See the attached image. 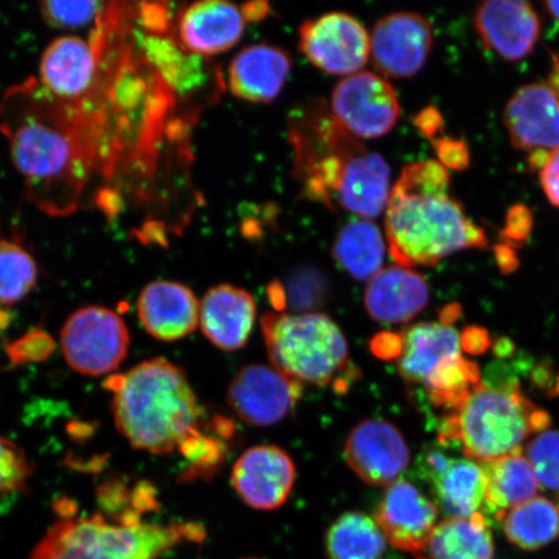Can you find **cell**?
Listing matches in <instances>:
<instances>
[{
	"label": "cell",
	"instance_id": "obj_51",
	"mask_svg": "<svg viewBox=\"0 0 559 559\" xmlns=\"http://www.w3.org/2000/svg\"><path fill=\"white\" fill-rule=\"evenodd\" d=\"M245 559H258V558H245Z\"/></svg>",
	"mask_w": 559,
	"mask_h": 559
},
{
	"label": "cell",
	"instance_id": "obj_33",
	"mask_svg": "<svg viewBox=\"0 0 559 559\" xmlns=\"http://www.w3.org/2000/svg\"><path fill=\"white\" fill-rule=\"evenodd\" d=\"M37 280L38 267L34 258L16 242L0 240V306L24 299Z\"/></svg>",
	"mask_w": 559,
	"mask_h": 559
},
{
	"label": "cell",
	"instance_id": "obj_47",
	"mask_svg": "<svg viewBox=\"0 0 559 559\" xmlns=\"http://www.w3.org/2000/svg\"><path fill=\"white\" fill-rule=\"evenodd\" d=\"M549 155L550 151L548 150H536L530 152V156L527 158L528 169L540 173L545 164H547Z\"/></svg>",
	"mask_w": 559,
	"mask_h": 559
},
{
	"label": "cell",
	"instance_id": "obj_32",
	"mask_svg": "<svg viewBox=\"0 0 559 559\" xmlns=\"http://www.w3.org/2000/svg\"><path fill=\"white\" fill-rule=\"evenodd\" d=\"M480 383L478 366L460 355L440 365L426 380L424 389L431 404L449 414L464 403Z\"/></svg>",
	"mask_w": 559,
	"mask_h": 559
},
{
	"label": "cell",
	"instance_id": "obj_26",
	"mask_svg": "<svg viewBox=\"0 0 559 559\" xmlns=\"http://www.w3.org/2000/svg\"><path fill=\"white\" fill-rule=\"evenodd\" d=\"M140 48L148 66L159 80L178 94H194L213 82L215 73L210 70L205 58L188 52L174 39L159 34H144L139 38Z\"/></svg>",
	"mask_w": 559,
	"mask_h": 559
},
{
	"label": "cell",
	"instance_id": "obj_23",
	"mask_svg": "<svg viewBox=\"0 0 559 559\" xmlns=\"http://www.w3.org/2000/svg\"><path fill=\"white\" fill-rule=\"evenodd\" d=\"M293 67L290 55L271 45L245 47L228 68V87L234 96L269 104L282 93Z\"/></svg>",
	"mask_w": 559,
	"mask_h": 559
},
{
	"label": "cell",
	"instance_id": "obj_18",
	"mask_svg": "<svg viewBox=\"0 0 559 559\" xmlns=\"http://www.w3.org/2000/svg\"><path fill=\"white\" fill-rule=\"evenodd\" d=\"M504 124L515 150L559 148V96L544 82L521 87L506 105Z\"/></svg>",
	"mask_w": 559,
	"mask_h": 559
},
{
	"label": "cell",
	"instance_id": "obj_48",
	"mask_svg": "<svg viewBox=\"0 0 559 559\" xmlns=\"http://www.w3.org/2000/svg\"><path fill=\"white\" fill-rule=\"evenodd\" d=\"M551 68L547 85L559 96V55L551 52Z\"/></svg>",
	"mask_w": 559,
	"mask_h": 559
},
{
	"label": "cell",
	"instance_id": "obj_10",
	"mask_svg": "<svg viewBox=\"0 0 559 559\" xmlns=\"http://www.w3.org/2000/svg\"><path fill=\"white\" fill-rule=\"evenodd\" d=\"M299 50L323 72L348 76L367 64L370 37L366 27L347 13H326L300 26Z\"/></svg>",
	"mask_w": 559,
	"mask_h": 559
},
{
	"label": "cell",
	"instance_id": "obj_31",
	"mask_svg": "<svg viewBox=\"0 0 559 559\" xmlns=\"http://www.w3.org/2000/svg\"><path fill=\"white\" fill-rule=\"evenodd\" d=\"M508 540L523 550H537L559 534V509L554 501L535 498L516 507L501 520Z\"/></svg>",
	"mask_w": 559,
	"mask_h": 559
},
{
	"label": "cell",
	"instance_id": "obj_13",
	"mask_svg": "<svg viewBox=\"0 0 559 559\" xmlns=\"http://www.w3.org/2000/svg\"><path fill=\"white\" fill-rule=\"evenodd\" d=\"M302 395V384L274 367H243L230 381L229 407L242 421L253 426L275 425L290 415Z\"/></svg>",
	"mask_w": 559,
	"mask_h": 559
},
{
	"label": "cell",
	"instance_id": "obj_35",
	"mask_svg": "<svg viewBox=\"0 0 559 559\" xmlns=\"http://www.w3.org/2000/svg\"><path fill=\"white\" fill-rule=\"evenodd\" d=\"M32 473L33 467L25 452L0 435V504L23 491Z\"/></svg>",
	"mask_w": 559,
	"mask_h": 559
},
{
	"label": "cell",
	"instance_id": "obj_42",
	"mask_svg": "<svg viewBox=\"0 0 559 559\" xmlns=\"http://www.w3.org/2000/svg\"><path fill=\"white\" fill-rule=\"evenodd\" d=\"M491 346V338L485 328L471 326L461 334V347L471 355H481Z\"/></svg>",
	"mask_w": 559,
	"mask_h": 559
},
{
	"label": "cell",
	"instance_id": "obj_50",
	"mask_svg": "<svg viewBox=\"0 0 559 559\" xmlns=\"http://www.w3.org/2000/svg\"><path fill=\"white\" fill-rule=\"evenodd\" d=\"M548 395L550 397H557L559 396V373L556 376V381L554 383V386L548 391Z\"/></svg>",
	"mask_w": 559,
	"mask_h": 559
},
{
	"label": "cell",
	"instance_id": "obj_28",
	"mask_svg": "<svg viewBox=\"0 0 559 559\" xmlns=\"http://www.w3.org/2000/svg\"><path fill=\"white\" fill-rule=\"evenodd\" d=\"M386 250L380 228L368 219H356L340 230L332 254L349 276L366 282L382 270Z\"/></svg>",
	"mask_w": 559,
	"mask_h": 559
},
{
	"label": "cell",
	"instance_id": "obj_8",
	"mask_svg": "<svg viewBox=\"0 0 559 559\" xmlns=\"http://www.w3.org/2000/svg\"><path fill=\"white\" fill-rule=\"evenodd\" d=\"M129 347L128 326L105 307H83L70 314L62 326V355L69 367L81 374L100 377L116 372Z\"/></svg>",
	"mask_w": 559,
	"mask_h": 559
},
{
	"label": "cell",
	"instance_id": "obj_39",
	"mask_svg": "<svg viewBox=\"0 0 559 559\" xmlns=\"http://www.w3.org/2000/svg\"><path fill=\"white\" fill-rule=\"evenodd\" d=\"M432 145H435L438 163L442 164L447 170L463 171L471 166V151L465 139L442 136L435 140Z\"/></svg>",
	"mask_w": 559,
	"mask_h": 559
},
{
	"label": "cell",
	"instance_id": "obj_37",
	"mask_svg": "<svg viewBox=\"0 0 559 559\" xmlns=\"http://www.w3.org/2000/svg\"><path fill=\"white\" fill-rule=\"evenodd\" d=\"M99 2H45L40 4L41 16L48 24L64 29H75L91 23L102 12Z\"/></svg>",
	"mask_w": 559,
	"mask_h": 559
},
{
	"label": "cell",
	"instance_id": "obj_17",
	"mask_svg": "<svg viewBox=\"0 0 559 559\" xmlns=\"http://www.w3.org/2000/svg\"><path fill=\"white\" fill-rule=\"evenodd\" d=\"M475 29L489 51L510 62L533 53L542 33L539 15L523 0H491L475 12Z\"/></svg>",
	"mask_w": 559,
	"mask_h": 559
},
{
	"label": "cell",
	"instance_id": "obj_24",
	"mask_svg": "<svg viewBox=\"0 0 559 559\" xmlns=\"http://www.w3.org/2000/svg\"><path fill=\"white\" fill-rule=\"evenodd\" d=\"M255 318L254 298L234 285L214 286L200 305L201 330L223 352H236L247 345Z\"/></svg>",
	"mask_w": 559,
	"mask_h": 559
},
{
	"label": "cell",
	"instance_id": "obj_1",
	"mask_svg": "<svg viewBox=\"0 0 559 559\" xmlns=\"http://www.w3.org/2000/svg\"><path fill=\"white\" fill-rule=\"evenodd\" d=\"M288 135L293 177L304 199L368 221L386 210L391 192L386 160L342 128L323 100L293 108Z\"/></svg>",
	"mask_w": 559,
	"mask_h": 559
},
{
	"label": "cell",
	"instance_id": "obj_45",
	"mask_svg": "<svg viewBox=\"0 0 559 559\" xmlns=\"http://www.w3.org/2000/svg\"><path fill=\"white\" fill-rule=\"evenodd\" d=\"M245 21L257 23L269 16L270 4L267 2H250L241 7Z\"/></svg>",
	"mask_w": 559,
	"mask_h": 559
},
{
	"label": "cell",
	"instance_id": "obj_20",
	"mask_svg": "<svg viewBox=\"0 0 559 559\" xmlns=\"http://www.w3.org/2000/svg\"><path fill=\"white\" fill-rule=\"evenodd\" d=\"M138 313L144 330L163 342L185 338L200 323V304L193 292L169 280L145 286L138 300Z\"/></svg>",
	"mask_w": 559,
	"mask_h": 559
},
{
	"label": "cell",
	"instance_id": "obj_9",
	"mask_svg": "<svg viewBox=\"0 0 559 559\" xmlns=\"http://www.w3.org/2000/svg\"><path fill=\"white\" fill-rule=\"evenodd\" d=\"M331 111L356 139L389 134L401 116L396 91L383 76L359 72L346 76L334 88Z\"/></svg>",
	"mask_w": 559,
	"mask_h": 559
},
{
	"label": "cell",
	"instance_id": "obj_49",
	"mask_svg": "<svg viewBox=\"0 0 559 559\" xmlns=\"http://www.w3.org/2000/svg\"><path fill=\"white\" fill-rule=\"evenodd\" d=\"M544 7L545 11H547L559 24V2H545Z\"/></svg>",
	"mask_w": 559,
	"mask_h": 559
},
{
	"label": "cell",
	"instance_id": "obj_21",
	"mask_svg": "<svg viewBox=\"0 0 559 559\" xmlns=\"http://www.w3.org/2000/svg\"><path fill=\"white\" fill-rule=\"evenodd\" d=\"M241 9L223 0L193 3L180 13V45L188 52L209 58L230 50L245 31Z\"/></svg>",
	"mask_w": 559,
	"mask_h": 559
},
{
	"label": "cell",
	"instance_id": "obj_27",
	"mask_svg": "<svg viewBox=\"0 0 559 559\" xmlns=\"http://www.w3.org/2000/svg\"><path fill=\"white\" fill-rule=\"evenodd\" d=\"M486 475V513L501 521L516 507L536 498L540 489L533 466L521 451L480 464Z\"/></svg>",
	"mask_w": 559,
	"mask_h": 559
},
{
	"label": "cell",
	"instance_id": "obj_14",
	"mask_svg": "<svg viewBox=\"0 0 559 559\" xmlns=\"http://www.w3.org/2000/svg\"><path fill=\"white\" fill-rule=\"evenodd\" d=\"M345 457L352 471L367 485L389 487L407 469L411 451L394 425L369 418L349 431Z\"/></svg>",
	"mask_w": 559,
	"mask_h": 559
},
{
	"label": "cell",
	"instance_id": "obj_34",
	"mask_svg": "<svg viewBox=\"0 0 559 559\" xmlns=\"http://www.w3.org/2000/svg\"><path fill=\"white\" fill-rule=\"evenodd\" d=\"M272 305L280 312L286 306H292L295 310L317 309L324 302L326 288L323 276L314 271H299L298 274L289 278L288 286L274 283L269 290Z\"/></svg>",
	"mask_w": 559,
	"mask_h": 559
},
{
	"label": "cell",
	"instance_id": "obj_44",
	"mask_svg": "<svg viewBox=\"0 0 559 559\" xmlns=\"http://www.w3.org/2000/svg\"><path fill=\"white\" fill-rule=\"evenodd\" d=\"M556 373L550 362H540L530 372V381L535 388L549 391L556 381Z\"/></svg>",
	"mask_w": 559,
	"mask_h": 559
},
{
	"label": "cell",
	"instance_id": "obj_4",
	"mask_svg": "<svg viewBox=\"0 0 559 559\" xmlns=\"http://www.w3.org/2000/svg\"><path fill=\"white\" fill-rule=\"evenodd\" d=\"M451 175L438 160L403 167L384 210L388 250L403 267H432L465 249H485V230L450 194Z\"/></svg>",
	"mask_w": 559,
	"mask_h": 559
},
{
	"label": "cell",
	"instance_id": "obj_3",
	"mask_svg": "<svg viewBox=\"0 0 559 559\" xmlns=\"http://www.w3.org/2000/svg\"><path fill=\"white\" fill-rule=\"evenodd\" d=\"M20 91L29 105L12 93L2 108L12 163L41 206L52 212L72 207L95 151L83 115L74 103L59 105L44 88L41 95H34V85Z\"/></svg>",
	"mask_w": 559,
	"mask_h": 559
},
{
	"label": "cell",
	"instance_id": "obj_7",
	"mask_svg": "<svg viewBox=\"0 0 559 559\" xmlns=\"http://www.w3.org/2000/svg\"><path fill=\"white\" fill-rule=\"evenodd\" d=\"M262 332L272 367L314 386L340 383L349 368L344 333L324 313H265Z\"/></svg>",
	"mask_w": 559,
	"mask_h": 559
},
{
	"label": "cell",
	"instance_id": "obj_46",
	"mask_svg": "<svg viewBox=\"0 0 559 559\" xmlns=\"http://www.w3.org/2000/svg\"><path fill=\"white\" fill-rule=\"evenodd\" d=\"M515 352L514 342L508 337H500L493 344V353L499 359L512 358Z\"/></svg>",
	"mask_w": 559,
	"mask_h": 559
},
{
	"label": "cell",
	"instance_id": "obj_15",
	"mask_svg": "<svg viewBox=\"0 0 559 559\" xmlns=\"http://www.w3.org/2000/svg\"><path fill=\"white\" fill-rule=\"evenodd\" d=\"M439 509L411 481L400 479L384 491L374 520L395 549L418 555L437 527Z\"/></svg>",
	"mask_w": 559,
	"mask_h": 559
},
{
	"label": "cell",
	"instance_id": "obj_5",
	"mask_svg": "<svg viewBox=\"0 0 559 559\" xmlns=\"http://www.w3.org/2000/svg\"><path fill=\"white\" fill-rule=\"evenodd\" d=\"M156 506L155 489L142 485L134 504L121 512L61 515L31 559H159L181 545L205 539L199 523L144 521Z\"/></svg>",
	"mask_w": 559,
	"mask_h": 559
},
{
	"label": "cell",
	"instance_id": "obj_11",
	"mask_svg": "<svg viewBox=\"0 0 559 559\" xmlns=\"http://www.w3.org/2000/svg\"><path fill=\"white\" fill-rule=\"evenodd\" d=\"M418 477L430 488L438 509L450 519H471L486 512L484 467L471 459H456L429 447L417 459Z\"/></svg>",
	"mask_w": 559,
	"mask_h": 559
},
{
	"label": "cell",
	"instance_id": "obj_19",
	"mask_svg": "<svg viewBox=\"0 0 559 559\" xmlns=\"http://www.w3.org/2000/svg\"><path fill=\"white\" fill-rule=\"evenodd\" d=\"M40 87L60 102L80 103L90 94L97 75V52L87 40L56 38L41 55Z\"/></svg>",
	"mask_w": 559,
	"mask_h": 559
},
{
	"label": "cell",
	"instance_id": "obj_30",
	"mask_svg": "<svg viewBox=\"0 0 559 559\" xmlns=\"http://www.w3.org/2000/svg\"><path fill=\"white\" fill-rule=\"evenodd\" d=\"M388 544L376 520L360 512L338 516L325 536L330 559H381Z\"/></svg>",
	"mask_w": 559,
	"mask_h": 559
},
{
	"label": "cell",
	"instance_id": "obj_41",
	"mask_svg": "<svg viewBox=\"0 0 559 559\" xmlns=\"http://www.w3.org/2000/svg\"><path fill=\"white\" fill-rule=\"evenodd\" d=\"M414 123L425 138L435 142L444 128V118L436 107H428L419 111Z\"/></svg>",
	"mask_w": 559,
	"mask_h": 559
},
{
	"label": "cell",
	"instance_id": "obj_22",
	"mask_svg": "<svg viewBox=\"0 0 559 559\" xmlns=\"http://www.w3.org/2000/svg\"><path fill=\"white\" fill-rule=\"evenodd\" d=\"M430 299L429 284L417 271L391 265L369 280L365 306L381 324H403L415 319Z\"/></svg>",
	"mask_w": 559,
	"mask_h": 559
},
{
	"label": "cell",
	"instance_id": "obj_38",
	"mask_svg": "<svg viewBox=\"0 0 559 559\" xmlns=\"http://www.w3.org/2000/svg\"><path fill=\"white\" fill-rule=\"evenodd\" d=\"M534 229V214L523 204H514L508 209L504 227L500 233L501 242L514 249L523 247Z\"/></svg>",
	"mask_w": 559,
	"mask_h": 559
},
{
	"label": "cell",
	"instance_id": "obj_6",
	"mask_svg": "<svg viewBox=\"0 0 559 559\" xmlns=\"http://www.w3.org/2000/svg\"><path fill=\"white\" fill-rule=\"evenodd\" d=\"M548 412L537 408L521 390H499L479 384L440 424L439 443L456 447L479 464L521 451L534 432L547 431Z\"/></svg>",
	"mask_w": 559,
	"mask_h": 559
},
{
	"label": "cell",
	"instance_id": "obj_29",
	"mask_svg": "<svg viewBox=\"0 0 559 559\" xmlns=\"http://www.w3.org/2000/svg\"><path fill=\"white\" fill-rule=\"evenodd\" d=\"M428 550L431 559H493L495 544L484 513L437 524Z\"/></svg>",
	"mask_w": 559,
	"mask_h": 559
},
{
	"label": "cell",
	"instance_id": "obj_40",
	"mask_svg": "<svg viewBox=\"0 0 559 559\" xmlns=\"http://www.w3.org/2000/svg\"><path fill=\"white\" fill-rule=\"evenodd\" d=\"M539 175L545 195L551 205L559 207V148L550 151L547 164Z\"/></svg>",
	"mask_w": 559,
	"mask_h": 559
},
{
	"label": "cell",
	"instance_id": "obj_25",
	"mask_svg": "<svg viewBox=\"0 0 559 559\" xmlns=\"http://www.w3.org/2000/svg\"><path fill=\"white\" fill-rule=\"evenodd\" d=\"M461 334L444 321L412 325L401 337L397 368L405 381L421 384L447 360L461 355Z\"/></svg>",
	"mask_w": 559,
	"mask_h": 559
},
{
	"label": "cell",
	"instance_id": "obj_12",
	"mask_svg": "<svg viewBox=\"0 0 559 559\" xmlns=\"http://www.w3.org/2000/svg\"><path fill=\"white\" fill-rule=\"evenodd\" d=\"M435 37L428 20L417 13L396 12L382 17L370 37L373 67L388 79H408L424 68Z\"/></svg>",
	"mask_w": 559,
	"mask_h": 559
},
{
	"label": "cell",
	"instance_id": "obj_43",
	"mask_svg": "<svg viewBox=\"0 0 559 559\" xmlns=\"http://www.w3.org/2000/svg\"><path fill=\"white\" fill-rule=\"evenodd\" d=\"M492 250L496 264H498V267L502 274L510 275L520 269V260L519 254H516V249L510 247V245L506 242L500 241L498 245H495Z\"/></svg>",
	"mask_w": 559,
	"mask_h": 559
},
{
	"label": "cell",
	"instance_id": "obj_16",
	"mask_svg": "<svg viewBox=\"0 0 559 559\" xmlns=\"http://www.w3.org/2000/svg\"><path fill=\"white\" fill-rule=\"evenodd\" d=\"M296 475V465L284 450L276 445H255L236 461L233 485L245 504L274 510L289 499Z\"/></svg>",
	"mask_w": 559,
	"mask_h": 559
},
{
	"label": "cell",
	"instance_id": "obj_2",
	"mask_svg": "<svg viewBox=\"0 0 559 559\" xmlns=\"http://www.w3.org/2000/svg\"><path fill=\"white\" fill-rule=\"evenodd\" d=\"M114 393L111 412L118 431L136 450L152 454L180 451L190 472L207 475L223 457L219 439L202 432L205 409L183 370L157 358L140 362L105 384Z\"/></svg>",
	"mask_w": 559,
	"mask_h": 559
},
{
	"label": "cell",
	"instance_id": "obj_36",
	"mask_svg": "<svg viewBox=\"0 0 559 559\" xmlns=\"http://www.w3.org/2000/svg\"><path fill=\"white\" fill-rule=\"evenodd\" d=\"M527 459L539 484L559 491V430H547L531 440Z\"/></svg>",
	"mask_w": 559,
	"mask_h": 559
}]
</instances>
